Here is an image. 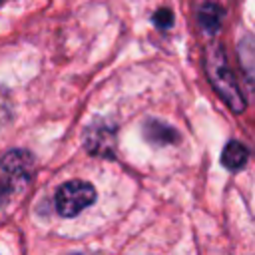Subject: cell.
<instances>
[{
  "mask_svg": "<svg viewBox=\"0 0 255 255\" xmlns=\"http://www.w3.org/2000/svg\"><path fill=\"white\" fill-rule=\"evenodd\" d=\"M207 72H209V78H211V84L213 88L219 92V96L227 102V106L233 110V112H243L245 108V102H243V96L237 88V82H235V76L231 74L229 66H227V58H225V52L215 46L209 50L207 54Z\"/></svg>",
  "mask_w": 255,
  "mask_h": 255,
  "instance_id": "6da1fadb",
  "label": "cell"
},
{
  "mask_svg": "<svg viewBox=\"0 0 255 255\" xmlns=\"http://www.w3.org/2000/svg\"><path fill=\"white\" fill-rule=\"evenodd\" d=\"M96 201V189L88 183V181H80V179H72L66 181L64 185H60V189L56 191V211L64 217H74L80 211H84L86 207H90Z\"/></svg>",
  "mask_w": 255,
  "mask_h": 255,
  "instance_id": "7a4b0ae2",
  "label": "cell"
},
{
  "mask_svg": "<svg viewBox=\"0 0 255 255\" xmlns=\"http://www.w3.org/2000/svg\"><path fill=\"white\" fill-rule=\"evenodd\" d=\"M84 145L92 155H104V157H112L114 149H116V131L112 126L108 124H94L86 129L84 135Z\"/></svg>",
  "mask_w": 255,
  "mask_h": 255,
  "instance_id": "3957f363",
  "label": "cell"
},
{
  "mask_svg": "<svg viewBox=\"0 0 255 255\" xmlns=\"http://www.w3.org/2000/svg\"><path fill=\"white\" fill-rule=\"evenodd\" d=\"M0 165L8 175L16 179H28L34 167V157L26 149H12L2 157Z\"/></svg>",
  "mask_w": 255,
  "mask_h": 255,
  "instance_id": "277c9868",
  "label": "cell"
},
{
  "mask_svg": "<svg viewBox=\"0 0 255 255\" xmlns=\"http://www.w3.org/2000/svg\"><path fill=\"white\" fill-rule=\"evenodd\" d=\"M143 137L153 145H167V143H175L179 139L177 131L159 120H147L143 124Z\"/></svg>",
  "mask_w": 255,
  "mask_h": 255,
  "instance_id": "5b68a950",
  "label": "cell"
},
{
  "mask_svg": "<svg viewBox=\"0 0 255 255\" xmlns=\"http://www.w3.org/2000/svg\"><path fill=\"white\" fill-rule=\"evenodd\" d=\"M239 56H241V64H243V70H245L247 84H249V88L255 96V38L247 36L245 40H241Z\"/></svg>",
  "mask_w": 255,
  "mask_h": 255,
  "instance_id": "8992f818",
  "label": "cell"
},
{
  "mask_svg": "<svg viewBox=\"0 0 255 255\" xmlns=\"http://www.w3.org/2000/svg\"><path fill=\"white\" fill-rule=\"evenodd\" d=\"M247 157H249V151L243 143L239 141H229L225 147H223V153H221V163L235 171V169H241L245 163H247Z\"/></svg>",
  "mask_w": 255,
  "mask_h": 255,
  "instance_id": "52a82bcc",
  "label": "cell"
},
{
  "mask_svg": "<svg viewBox=\"0 0 255 255\" xmlns=\"http://www.w3.org/2000/svg\"><path fill=\"white\" fill-rule=\"evenodd\" d=\"M221 18H223V12L213 2L203 4L201 10H199V22H201V26L207 32H217L219 30V24H221Z\"/></svg>",
  "mask_w": 255,
  "mask_h": 255,
  "instance_id": "ba28073f",
  "label": "cell"
},
{
  "mask_svg": "<svg viewBox=\"0 0 255 255\" xmlns=\"http://www.w3.org/2000/svg\"><path fill=\"white\" fill-rule=\"evenodd\" d=\"M153 22H155V26H159V28H169V26L173 24V14H171L167 8H161L159 12L153 14Z\"/></svg>",
  "mask_w": 255,
  "mask_h": 255,
  "instance_id": "9c48e42d",
  "label": "cell"
},
{
  "mask_svg": "<svg viewBox=\"0 0 255 255\" xmlns=\"http://www.w3.org/2000/svg\"><path fill=\"white\" fill-rule=\"evenodd\" d=\"M10 193H12V181L6 177H0V207L8 201Z\"/></svg>",
  "mask_w": 255,
  "mask_h": 255,
  "instance_id": "30bf717a",
  "label": "cell"
},
{
  "mask_svg": "<svg viewBox=\"0 0 255 255\" xmlns=\"http://www.w3.org/2000/svg\"><path fill=\"white\" fill-rule=\"evenodd\" d=\"M76 255H86V253H76Z\"/></svg>",
  "mask_w": 255,
  "mask_h": 255,
  "instance_id": "8fae6325",
  "label": "cell"
}]
</instances>
